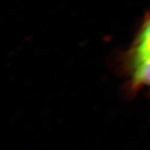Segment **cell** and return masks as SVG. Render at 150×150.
Returning a JSON list of instances; mask_svg holds the SVG:
<instances>
[{
	"label": "cell",
	"mask_w": 150,
	"mask_h": 150,
	"mask_svg": "<svg viewBox=\"0 0 150 150\" xmlns=\"http://www.w3.org/2000/svg\"><path fill=\"white\" fill-rule=\"evenodd\" d=\"M150 56V19L137 38L127 59H140Z\"/></svg>",
	"instance_id": "7a4b0ae2"
},
{
	"label": "cell",
	"mask_w": 150,
	"mask_h": 150,
	"mask_svg": "<svg viewBox=\"0 0 150 150\" xmlns=\"http://www.w3.org/2000/svg\"><path fill=\"white\" fill-rule=\"evenodd\" d=\"M126 63L131 74L133 87L150 86V56L140 59H127Z\"/></svg>",
	"instance_id": "6da1fadb"
}]
</instances>
